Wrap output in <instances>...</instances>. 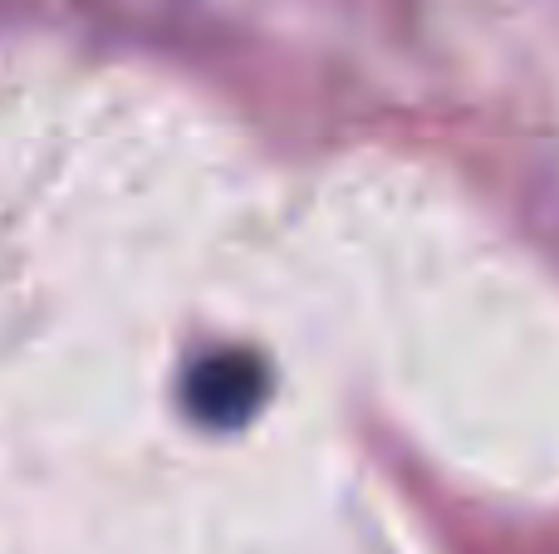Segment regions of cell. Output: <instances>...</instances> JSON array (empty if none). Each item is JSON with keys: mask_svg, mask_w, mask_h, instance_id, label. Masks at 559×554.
Here are the masks:
<instances>
[{"mask_svg": "<svg viewBox=\"0 0 559 554\" xmlns=\"http://www.w3.org/2000/svg\"><path fill=\"white\" fill-rule=\"evenodd\" d=\"M265 398V363L255 353H206L187 378V408L206 427H241Z\"/></svg>", "mask_w": 559, "mask_h": 554, "instance_id": "obj_1", "label": "cell"}]
</instances>
